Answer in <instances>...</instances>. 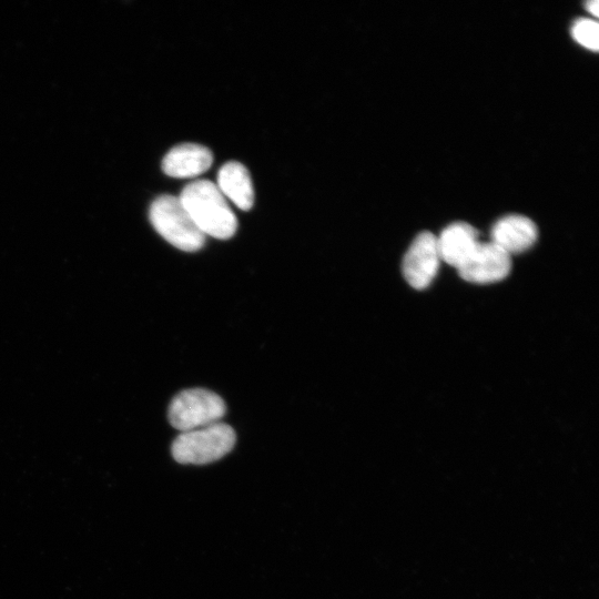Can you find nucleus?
<instances>
[{"label":"nucleus","instance_id":"obj_3","mask_svg":"<svg viewBox=\"0 0 599 599\" xmlns=\"http://www.w3.org/2000/svg\"><path fill=\"white\" fill-rule=\"evenodd\" d=\"M155 231L175 247L194 252L204 245L205 235L196 226L180 197L170 194L156 197L149 211Z\"/></svg>","mask_w":599,"mask_h":599},{"label":"nucleus","instance_id":"obj_11","mask_svg":"<svg viewBox=\"0 0 599 599\" xmlns=\"http://www.w3.org/2000/svg\"><path fill=\"white\" fill-rule=\"evenodd\" d=\"M571 33L575 40L581 45L590 50H598L599 27L596 20L589 18L576 20L572 24Z\"/></svg>","mask_w":599,"mask_h":599},{"label":"nucleus","instance_id":"obj_12","mask_svg":"<svg viewBox=\"0 0 599 599\" xmlns=\"http://www.w3.org/2000/svg\"><path fill=\"white\" fill-rule=\"evenodd\" d=\"M586 7L588 9V11H590V13H592L595 17L598 16V9H599V3H598V0H589L587 1L586 3Z\"/></svg>","mask_w":599,"mask_h":599},{"label":"nucleus","instance_id":"obj_6","mask_svg":"<svg viewBox=\"0 0 599 599\" xmlns=\"http://www.w3.org/2000/svg\"><path fill=\"white\" fill-rule=\"evenodd\" d=\"M510 256L493 242H479L457 271L463 280L470 283L488 284L499 282L511 270Z\"/></svg>","mask_w":599,"mask_h":599},{"label":"nucleus","instance_id":"obj_8","mask_svg":"<svg viewBox=\"0 0 599 599\" xmlns=\"http://www.w3.org/2000/svg\"><path fill=\"white\" fill-rule=\"evenodd\" d=\"M478 243L477 230L465 222L449 224L437 237L440 260L456 268L469 257Z\"/></svg>","mask_w":599,"mask_h":599},{"label":"nucleus","instance_id":"obj_10","mask_svg":"<svg viewBox=\"0 0 599 599\" xmlns=\"http://www.w3.org/2000/svg\"><path fill=\"white\" fill-rule=\"evenodd\" d=\"M217 187L238 209L248 211L254 203V189L247 169L238 162L225 163L217 174Z\"/></svg>","mask_w":599,"mask_h":599},{"label":"nucleus","instance_id":"obj_4","mask_svg":"<svg viewBox=\"0 0 599 599\" xmlns=\"http://www.w3.org/2000/svg\"><path fill=\"white\" fill-rule=\"evenodd\" d=\"M224 414L223 399L217 394L203 388L181 392L169 407V420L181 433L220 423Z\"/></svg>","mask_w":599,"mask_h":599},{"label":"nucleus","instance_id":"obj_1","mask_svg":"<svg viewBox=\"0 0 599 599\" xmlns=\"http://www.w3.org/2000/svg\"><path fill=\"white\" fill-rule=\"evenodd\" d=\"M204 235L226 240L234 235L237 220L216 184L199 180L187 184L179 196Z\"/></svg>","mask_w":599,"mask_h":599},{"label":"nucleus","instance_id":"obj_7","mask_svg":"<svg viewBox=\"0 0 599 599\" xmlns=\"http://www.w3.org/2000/svg\"><path fill=\"white\" fill-rule=\"evenodd\" d=\"M490 235V242L511 255L531 247L538 237V230L529 217L509 214L494 224Z\"/></svg>","mask_w":599,"mask_h":599},{"label":"nucleus","instance_id":"obj_9","mask_svg":"<svg viewBox=\"0 0 599 599\" xmlns=\"http://www.w3.org/2000/svg\"><path fill=\"white\" fill-rule=\"evenodd\" d=\"M213 162L212 152L200 144H180L164 156L163 172L173 177H193L205 172Z\"/></svg>","mask_w":599,"mask_h":599},{"label":"nucleus","instance_id":"obj_5","mask_svg":"<svg viewBox=\"0 0 599 599\" xmlns=\"http://www.w3.org/2000/svg\"><path fill=\"white\" fill-rule=\"evenodd\" d=\"M440 261L437 236L427 231L420 232L404 255V277L412 287L424 290L435 278Z\"/></svg>","mask_w":599,"mask_h":599},{"label":"nucleus","instance_id":"obj_2","mask_svg":"<svg viewBox=\"0 0 599 599\" xmlns=\"http://www.w3.org/2000/svg\"><path fill=\"white\" fill-rule=\"evenodd\" d=\"M236 440L230 425L215 423L181 433L171 451L180 464L205 465L219 460L232 450Z\"/></svg>","mask_w":599,"mask_h":599}]
</instances>
